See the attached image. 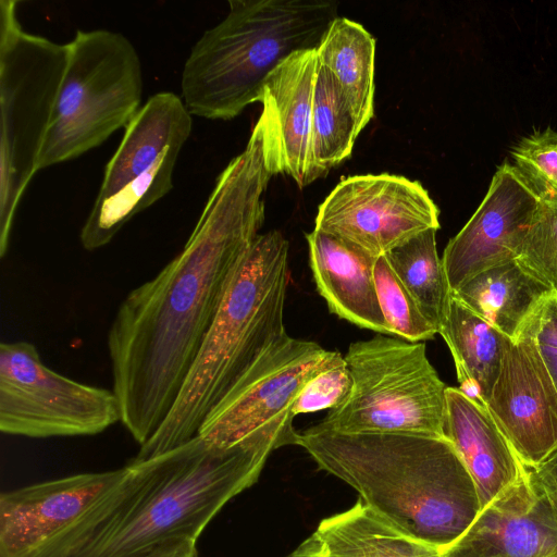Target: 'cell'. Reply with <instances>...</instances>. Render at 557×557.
I'll return each mask as SVG.
<instances>
[{"instance_id":"cell-1","label":"cell","mask_w":557,"mask_h":557,"mask_svg":"<svg viewBox=\"0 0 557 557\" xmlns=\"http://www.w3.org/2000/svg\"><path fill=\"white\" fill-rule=\"evenodd\" d=\"M276 175L265 121L231 160L183 249L123 299L107 338L121 423L141 446L171 410L222 300L264 222Z\"/></svg>"},{"instance_id":"cell-2","label":"cell","mask_w":557,"mask_h":557,"mask_svg":"<svg viewBox=\"0 0 557 557\" xmlns=\"http://www.w3.org/2000/svg\"><path fill=\"white\" fill-rule=\"evenodd\" d=\"M297 436L294 421L284 420L232 447L197 435L128 462L107 515L64 557H196L209 522L258 481L272 451L297 445Z\"/></svg>"},{"instance_id":"cell-3","label":"cell","mask_w":557,"mask_h":557,"mask_svg":"<svg viewBox=\"0 0 557 557\" xmlns=\"http://www.w3.org/2000/svg\"><path fill=\"white\" fill-rule=\"evenodd\" d=\"M297 446L382 518L441 550L481 511L475 483L446 436L352 434L314 424L298 432Z\"/></svg>"},{"instance_id":"cell-4","label":"cell","mask_w":557,"mask_h":557,"mask_svg":"<svg viewBox=\"0 0 557 557\" xmlns=\"http://www.w3.org/2000/svg\"><path fill=\"white\" fill-rule=\"evenodd\" d=\"M289 276L287 239L276 230L259 234L233 277L171 410L132 462L159 456L197 436L231 387L271 344L287 334L284 307Z\"/></svg>"},{"instance_id":"cell-5","label":"cell","mask_w":557,"mask_h":557,"mask_svg":"<svg viewBox=\"0 0 557 557\" xmlns=\"http://www.w3.org/2000/svg\"><path fill=\"white\" fill-rule=\"evenodd\" d=\"M185 61L182 99L191 115L232 120L261 100L270 74L298 51L318 49L337 3L326 0H231Z\"/></svg>"},{"instance_id":"cell-6","label":"cell","mask_w":557,"mask_h":557,"mask_svg":"<svg viewBox=\"0 0 557 557\" xmlns=\"http://www.w3.org/2000/svg\"><path fill=\"white\" fill-rule=\"evenodd\" d=\"M18 2L0 1V257L38 158L67 65L69 44L22 28Z\"/></svg>"},{"instance_id":"cell-7","label":"cell","mask_w":557,"mask_h":557,"mask_svg":"<svg viewBox=\"0 0 557 557\" xmlns=\"http://www.w3.org/2000/svg\"><path fill=\"white\" fill-rule=\"evenodd\" d=\"M348 394L317 423L352 434L445 436L446 388L423 342L387 334L349 345Z\"/></svg>"},{"instance_id":"cell-8","label":"cell","mask_w":557,"mask_h":557,"mask_svg":"<svg viewBox=\"0 0 557 557\" xmlns=\"http://www.w3.org/2000/svg\"><path fill=\"white\" fill-rule=\"evenodd\" d=\"M38 158V171L73 160L126 127L139 111V55L122 34L77 30Z\"/></svg>"},{"instance_id":"cell-9","label":"cell","mask_w":557,"mask_h":557,"mask_svg":"<svg viewBox=\"0 0 557 557\" xmlns=\"http://www.w3.org/2000/svg\"><path fill=\"white\" fill-rule=\"evenodd\" d=\"M191 128V114L181 97L162 91L148 99L125 127L106 166L79 233L84 249L110 244L132 218L173 188L176 161Z\"/></svg>"},{"instance_id":"cell-10","label":"cell","mask_w":557,"mask_h":557,"mask_svg":"<svg viewBox=\"0 0 557 557\" xmlns=\"http://www.w3.org/2000/svg\"><path fill=\"white\" fill-rule=\"evenodd\" d=\"M121 422L112 389L81 383L45 364L36 346L0 344V431L29 438L89 436Z\"/></svg>"},{"instance_id":"cell-11","label":"cell","mask_w":557,"mask_h":557,"mask_svg":"<svg viewBox=\"0 0 557 557\" xmlns=\"http://www.w3.org/2000/svg\"><path fill=\"white\" fill-rule=\"evenodd\" d=\"M345 363L337 350L285 334L271 344L207 416L198 435L227 448L286 419L302 387Z\"/></svg>"},{"instance_id":"cell-12","label":"cell","mask_w":557,"mask_h":557,"mask_svg":"<svg viewBox=\"0 0 557 557\" xmlns=\"http://www.w3.org/2000/svg\"><path fill=\"white\" fill-rule=\"evenodd\" d=\"M440 210L418 181L387 173L343 178L318 208L314 230L379 258L428 230Z\"/></svg>"},{"instance_id":"cell-13","label":"cell","mask_w":557,"mask_h":557,"mask_svg":"<svg viewBox=\"0 0 557 557\" xmlns=\"http://www.w3.org/2000/svg\"><path fill=\"white\" fill-rule=\"evenodd\" d=\"M535 319L508 344L485 404L527 467L557 449V388L536 345Z\"/></svg>"},{"instance_id":"cell-14","label":"cell","mask_w":557,"mask_h":557,"mask_svg":"<svg viewBox=\"0 0 557 557\" xmlns=\"http://www.w3.org/2000/svg\"><path fill=\"white\" fill-rule=\"evenodd\" d=\"M129 472L69 475L0 495V557H41Z\"/></svg>"},{"instance_id":"cell-15","label":"cell","mask_w":557,"mask_h":557,"mask_svg":"<svg viewBox=\"0 0 557 557\" xmlns=\"http://www.w3.org/2000/svg\"><path fill=\"white\" fill-rule=\"evenodd\" d=\"M539 205L505 161L466 225L446 245L442 262L451 292L497 264L517 259Z\"/></svg>"},{"instance_id":"cell-16","label":"cell","mask_w":557,"mask_h":557,"mask_svg":"<svg viewBox=\"0 0 557 557\" xmlns=\"http://www.w3.org/2000/svg\"><path fill=\"white\" fill-rule=\"evenodd\" d=\"M442 557H557V499L535 468L524 466Z\"/></svg>"},{"instance_id":"cell-17","label":"cell","mask_w":557,"mask_h":557,"mask_svg":"<svg viewBox=\"0 0 557 557\" xmlns=\"http://www.w3.org/2000/svg\"><path fill=\"white\" fill-rule=\"evenodd\" d=\"M319 67L317 49L298 51L268 77L260 102L270 129L278 174L304 188L321 177L312 154V102Z\"/></svg>"},{"instance_id":"cell-18","label":"cell","mask_w":557,"mask_h":557,"mask_svg":"<svg viewBox=\"0 0 557 557\" xmlns=\"http://www.w3.org/2000/svg\"><path fill=\"white\" fill-rule=\"evenodd\" d=\"M445 436L468 468L481 509L524 472V466L486 406L458 387L446 388Z\"/></svg>"},{"instance_id":"cell-19","label":"cell","mask_w":557,"mask_h":557,"mask_svg":"<svg viewBox=\"0 0 557 557\" xmlns=\"http://www.w3.org/2000/svg\"><path fill=\"white\" fill-rule=\"evenodd\" d=\"M306 240L313 281L329 310L358 327L387 334L374 283L376 258L314 228Z\"/></svg>"},{"instance_id":"cell-20","label":"cell","mask_w":557,"mask_h":557,"mask_svg":"<svg viewBox=\"0 0 557 557\" xmlns=\"http://www.w3.org/2000/svg\"><path fill=\"white\" fill-rule=\"evenodd\" d=\"M555 292L513 259L482 271L451 295L513 341Z\"/></svg>"},{"instance_id":"cell-21","label":"cell","mask_w":557,"mask_h":557,"mask_svg":"<svg viewBox=\"0 0 557 557\" xmlns=\"http://www.w3.org/2000/svg\"><path fill=\"white\" fill-rule=\"evenodd\" d=\"M311 539L319 557H442L440 548L400 531L361 500L321 520Z\"/></svg>"},{"instance_id":"cell-22","label":"cell","mask_w":557,"mask_h":557,"mask_svg":"<svg viewBox=\"0 0 557 557\" xmlns=\"http://www.w3.org/2000/svg\"><path fill=\"white\" fill-rule=\"evenodd\" d=\"M438 334L453 356L459 388L485 405L511 339L453 295Z\"/></svg>"},{"instance_id":"cell-23","label":"cell","mask_w":557,"mask_h":557,"mask_svg":"<svg viewBox=\"0 0 557 557\" xmlns=\"http://www.w3.org/2000/svg\"><path fill=\"white\" fill-rule=\"evenodd\" d=\"M317 52L319 63L341 86L361 132L374 114L375 39L361 24L337 16Z\"/></svg>"},{"instance_id":"cell-24","label":"cell","mask_w":557,"mask_h":557,"mask_svg":"<svg viewBox=\"0 0 557 557\" xmlns=\"http://www.w3.org/2000/svg\"><path fill=\"white\" fill-rule=\"evenodd\" d=\"M436 232H422L384 257L438 333L451 290L437 253Z\"/></svg>"},{"instance_id":"cell-25","label":"cell","mask_w":557,"mask_h":557,"mask_svg":"<svg viewBox=\"0 0 557 557\" xmlns=\"http://www.w3.org/2000/svg\"><path fill=\"white\" fill-rule=\"evenodd\" d=\"M359 134L341 86L319 63L312 102V154L321 176L350 157Z\"/></svg>"},{"instance_id":"cell-26","label":"cell","mask_w":557,"mask_h":557,"mask_svg":"<svg viewBox=\"0 0 557 557\" xmlns=\"http://www.w3.org/2000/svg\"><path fill=\"white\" fill-rule=\"evenodd\" d=\"M373 274L388 335L408 342H424L438 334L384 256L376 258Z\"/></svg>"},{"instance_id":"cell-27","label":"cell","mask_w":557,"mask_h":557,"mask_svg":"<svg viewBox=\"0 0 557 557\" xmlns=\"http://www.w3.org/2000/svg\"><path fill=\"white\" fill-rule=\"evenodd\" d=\"M513 169L539 198L557 195V132L550 127L520 139L512 148Z\"/></svg>"},{"instance_id":"cell-28","label":"cell","mask_w":557,"mask_h":557,"mask_svg":"<svg viewBox=\"0 0 557 557\" xmlns=\"http://www.w3.org/2000/svg\"><path fill=\"white\" fill-rule=\"evenodd\" d=\"M517 260L557 292V195L539 199Z\"/></svg>"},{"instance_id":"cell-29","label":"cell","mask_w":557,"mask_h":557,"mask_svg":"<svg viewBox=\"0 0 557 557\" xmlns=\"http://www.w3.org/2000/svg\"><path fill=\"white\" fill-rule=\"evenodd\" d=\"M351 384L346 366L333 367L312 377L296 397L290 412L294 417L336 407L348 394Z\"/></svg>"},{"instance_id":"cell-30","label":"cell","mask_w":557,"mask_h":557,"mask_svg":"<svg viewBox=\"0 0 557 557\" xmlns=\"http://www.w3.org/2000/svg\"><path fill=\"white\" fill-rule=\"evenodd\" d=\"M535 341L557 388V292L547 299L536 315Z\"/></svg>"},{"instance_id":"cell-31","label":"cell","mask_w":557,"mask_h":557,"mask_svg":"<svg viewBox=\"0 0 557 557\" xmlns=\"http://www.w3.org/2000/svg\"><path fill=\"white\" fill-rule=\"evenodd\" d=\"M534 468L546 488L557 499V449Z\"/></svg>"},{"instance_id":"cell-32","label":"cell","mask_w":557,"mask_h":557,"mask_svg":"<svg viewBox=\"0 0 557 557\" xmlns=\"http://www.w3.org/2000/svg\"><path fill=\"white\" fill-rule=\"evenodd\" d=\"M286 557H319V555L310 536Z\"/></svg>"}]
</instances>
